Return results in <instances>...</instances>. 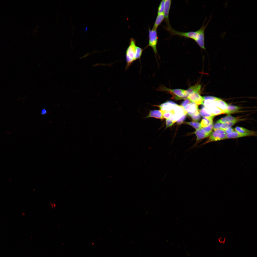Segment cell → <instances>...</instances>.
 I'll use <instances>...</instances> for the list:
<instances>
[{"label":"cell","instance_id":"cell-14","mask_svg":"<svg viewBox=\"0 0 257 257\" xmlns=\"http://www.w3.org/2000/svg\"><path fill=\"white\" fill-rule=\"evenodd\" d=\"M254 135L251 133H242L234 131L232 133L226 134L227 138H237L241 137L250 136Z\"/></svg>","mask_w":257,"mask_h":257},{"label":"cell","instance_id":"cell-10","mask_svg":"<svg viewBox=\"0 0 257 257\" xmlns=\"http://www.w3.org/2000/svg\"><path fill=\"white\" fill-rule=\"evenodd\" d=\"M198 107L197 104L192 102L185 106L184 108L187 114L190 116L199 112Z\"/></svg>","mask_w":257,"mask_h":257},{"label":"cell","instance_id":"cell-16","mask_svg":"<svg viewBox=\"0 0 257 257\" xmlns=\"http://www.w3.org/2000/svg\"><path fill=\"white\" fill-rule=\"evenodd\" d=\"M164 19V15L163 13L157 14L152 29L157 30V29Z\"/></svg>","mask_w":257,"mask_h":257},{"label":"cell","instance_id":"cell-9","mask_svg":"<svg viewBox=\"0 0 257 257\" xmlns=\"http://www.w3.org/2000/svg\"><path fill=\"white\" fill-rule=\"evenodd\" d=\"M188 98L198 105L203 104L204 99L199 93L193 92L190 94Z\"/></svg>","mask_w":257,"mask_h":257},{"label":"cell","instance_id":"cell-5","mask_svg":"<svg viewBox=\"0 0 257 257\" xmlns=\"http://www.w3.org/2000/svg\"><path fill=\"white\" fill-rule=\"evenodd\" d=\"M227 138L225 131L221 128L214 130L211 133L208 139L203 144L213 141L220 140Z\"/></svg>","mask_w":257,"mask_h":257},{"label":"cell","instance_id":"cell-2","mask_svg":"<svg viewBox=\"0 0 257 257\" xmlns=\"http://www.w3.org/2000/svg\"><path fill=\"white\" fill-rule=\"evenodd\" d=\"M136 40L133 38L130 39L129 44L126 52V65L125 69H127L136 60L140 59L143 49L136 45Z\"/></svg>","mask_w":257,"mask_h":257},{"label":"cell","instance_id":"cell-28","mask_svg":"<svg viewBox=\"0 0 257 257\" xmlns=\"http://www.w3.org/2000/svg\"><path fill=\"white\" fill-rule=\"evenodd\" d=\"M222 123L218 121L213 125V129L215 130L221 128V127Z\"/></svg>","mask_w":257,"mask_h":257},{"label":"cell","instance_id":"cell-30","mask_svg":"<svg viewBox=\"0 0 257 257\" xmlns=\"http://www.w3.org/2000/svg\"><path fill=\"white\" fill-rule=\"evenodd\" d=\"M174 123L169 118L167 119L166 120V128H167L171 126Z\"/></svg>","mask_w":257,"mask_h":257},{"label":"cell","instance_id":"cell-1","mask_svg":"<svg viewBox=\"0 0 257 257\" xmlns=\"http://www.w3.org/2000/svg\"><path fill=\"white\" fill-rule=\"evenodd\" d=\"M211 15L210 18L206 25L204 24L206 20V17L201 27L196 31H190L187 32H180L177 31L171 27L169 28H165L166 29L169 31L172 35H177L181 37L190 38L193 40L202 49L206 50L205 45V31L211 18Z\"/></svg>","mask_w":257,"mask_h":257},{"label":"cell","instance_id":"cell-35","mask_svg":"<svg viewBox=\"0 0 257 257\" xmlns=\"http://www.w3.org/2000/svg\"><path fill=\"white\" fill-rule=\"evenodd\" d=\"M47 113L46 110L45 109H43L41 111V114L43 115Z\"/></svg>","mask_w":257,"mask_h":257},{"label":"cell","instance_id":"cell-11","mask_svg":"<svg viewBox=\"0 0 257 257\" xmlns=\"http://www.w3.org/2000/svg\"><path fill=\"white\" fill-rule=\"evenodd\" d=\"M177 105L173 101H167L158 106L161 112L170 111L173 110L175 106Z\"/></svg>","mask_w":257,"mask_h":257},{"label":"cell","instance_id":"cell-19","mask_svg":"<svg viewBox=\"0 0 257 257\" xmlns=\"http://www.w3.org/2000/svg\"><path fill=\"white\" fill-rule=\"evenodd\" d=\"M213 118L203 117L202 119L201 123L202 128L205 127L210 124L213 123Z\"/></svg>","mask_w":257,"mask_h":257},{"label":"cell","instance_id":"cell-4","mask_svg":"<svg viewBox=\"0 0 257 257\" xmlns=\"http://www.w3.org/2000/svg\"><path fill=\"white\" fill-rule=\"evenodd\" d=\"M148 32L149 43L145 48L149 46L152 47L156 57L158 54L157 46L158 39L157 30H151L149 28Z\"/></svg>","mask_w":257,"mask_h":257},{"label":"cell","instance_id":"cell-8","mask_svg":"<svg viewBox=\"0 0 257 257\" xmlns=\"http://www.w3.org/2000/svg\"><path fill=\"white\" fill-rule=\"evenodd\" d=\"M172 3L171 0H165V5L163 13L164 15V21L167 25L166 28H170L171 27L170 23L169 15Z\"/></svg>","mask_w":257,"mask_h":257},{"label":"cell","instance_id":"cell-32","mask_svg":"<svg viewBox=\"0 0 257 257\" xmlns=\"http://www.w3.org/2000/svg\"><path fill=\"white\" fill-rule=\"evenodd\" d=\"M186 117V115H183L176 121L177 124H180L182 123L185 119Z\"/></svg>","mask_w":257,"mask_h":257},{"label":"cell","instance_id":"cell-13","mask_svg":"<svg viewBox=\"0 0 257 257\" xmlns=\"http://www.w3.org/2000/svg\"><path fill=\"white\" fill-rule=\"evenodd\" d=\"M153 118L156 119H163V118L160 110H153L150 111L148 114L145 118Z\"/></svg>","mask_w":257,"mask_h":257},{"label":"cell","instance_id":"cell-6","mask_svg":"<svg viewBox=\"0 0 257 257\" xmlns=\"http://www.w3.org/2000/svg\"><path fill=\"white\" fill-rule=\"evenodd\" d=\"M202 104L215 116L224 114L222 111L215 105L213 100L210 99H204Z\"/></svg>","mask_w":257,"mask_h":257},{"label":"cell","instance_id":"cell-27","mask_svg":"<svg viewBox=\"0 0 257 257\" xmlns=\"http://www.w3.org/2000/svg\"><path fill=\"white\" fill-rule=\"evenodd\" d=\"M161 112L163 118L167 119L169 118L172 115L174 114L173 110L170 111Z\"/></svg>","mask_w":257,"mask_h":257},{"label":"cell","instance_id":"cell-22","mask_svg":"<svg viewBox=\"0 0 257 257\" xmlns=\"http://www.w3.org/2000/svg\"><path fill=\"white\" fill-rule=\"evenodd\" d=\"M239 108L237 106L231 105H227V111L226 114H228L238 112Z\"/></svg>","mask_w":257,"mask_h":257},{"label":"cell","instance_id":"cell-7","mask_svg":"<svg viewBox=\"0 0 257 257\" xmlns=\"http://www.w3.org/2000/svg\"><path fill=\"white\" fill-rule=\"evenodd\" d=\"M173 110L174 114L171 117L170 119L174 122H176L182 116L187 114L183 107L177 104L175 106Z\"/></svg>","mask_w":257,"mask_h":257},{"label":"cell","instance_id":"cell-18","mask_svg":"<svg viewBox=\"0 0 257 257\" xmlns=\"http://www.w3.org/2000/svg\"><path fill=\"white\" fill-rule=\"evenodd\" d=\"M240 120V119H238L235 120L223 123L221 125V128L224 130L228 128L231 127Z\"/></svg>","mask_w":257,"mask_h":257},{"label":"cell","instance_id":"cell-34","mask_svg":"<svg viewBox=\"0 0 257 257\" xmlns=\"http://www.w3.org/2000/svg\"><path fill=\"white\" fill-rule=\"evenodd\" d=\"M50 206L53 209H54L56 207V205L54 203L52 202L50 203Z\"/></svg>","mask_w":257,"mask_h":257},{"label":"cell","instance_id":"cell-25","mask_svg":"<svg viewBox=\"0 0 257 257\" xmlns=\"http://www.w3.org/2000/svg\"><path fill=\"white\" fill-rule=\"evenodd\" d=\"M165 5V0H163L160 2L158 7L157 14L163 13Z\"/></svg>","mask_w":257,"mask_h":257},{"label":"cell","instance_id":"cell-29","mask_svg":"<svg viewBox=\"0 0 257 257\" xmlns=\"http://www.w3.org/2000/svg\"><path fill=\"white\" fill-rule=\"evenodd\" d=\"M190 116L194 121H198L200 119L201 117L200 114L191 115Z\"/></svg>","mask_w":257,"mask_h":257},{"label":"cell","instance_id":"cell-23","mask_svg":"<svg viewBox=\"0 0 257 257\" xmlns=\"http://www.w3.org/2000/svg\"><path fill=\"white\" fill-rule=\"evenodd\" d=\"M235 129L236 132L242 133H251L254 135L255 134L253 132L240 127L237 126L235 127Z\"/></svg>","mask_w":257,"mask_h":257},{"label":"cell","instance_id":"cell-26","mask_svg":"<svg viewBox=\"0 0 257 257\" xmlns=\"http://www.w3.org/2000/svg\"><path fill=\"white\" fill-rule=\"evenodd\" d=\"M213 123H211L207 126L202 128L205 133L210 135L212 133L213 127Z\"/></svg>","mask_w":257,"mask_h":257},{"label":"cell","instance_id":"cell-15","mask_svg":"<svg viewBox=\"0 0 257 257\" xmlns=\"http://www.w3.org/2000/svg\"><path fill=\"white\" fill-rule=\"evenodd\" d=\"M199 113L203 117L213 118L215 116L207 108L204 106L199 110Z\"/></svg>","mask_w":257,"mask_h":257},{"label":"cell","instance_id":"cell-31","mask_svg":"<svg viewBox=\"0 0 257 257\" xmlns=\"http://www.w3.org/2000/svg\"><path fill=\"white\" fill-rule=\"evenodd\" d=\"M191 102L188 99H186L182 103L181 106L184 108L185 106Z\"/></svg>","mask_w":257,"mask_h":257},{"label":"cell","instance_id":"cell-12","mask_svg":"<svg viewBox=\"0 0 257 257\" xmlns=\"http://www.w3.org/2000/svg\"><path fill=\"white\" fill-rule=\"evenodd\" d=\"M215 106L222 111L224 113H227V104L224 101L218 98L213 100Z\"/></svg>","mask_w":257,"mask_h":257},{"label":"cell","instance_id":"cell-21","mask_svg":"<svg viewBox=\"0 0 257 257\" xmlns=\"http://www.w3.org/2000/svg\"><path fill=\"white\" fill-rule=\"evenodd\" d=\"M201 88V85L198 84H196L191 86L187 90L190 94L193 92H196L200 93Z\"/></svg>","mask_w":257,"mask_h":257},{"label":"cell","instance_id":"cell-33","mask_svg":"<svg viewBox=\"0 0 257 257\" xmlns=\"http://www.w3.org/2000/svg\"><path fill=\"white\" fill-rule=\"evenodd\" d=\"M226 133H228L234 132V129L230 127L224 130Z\"/></svg>","mask_w":257,"mask_h":257},{"label":"cell","instance_id":"cell-17","mask_svg":"<svg viewBox=\"0 0 257 257\" xmlns=\"http://www.w3.org/2000/svg\"><path fill=\"white\" fill-rule=\"evenodd\" d=\"M194 133L196 136L197 141H198L209 136L205 133L202 128L196 130L194 132Z\"/></svg>","mask_w":257,"mask_h":257},{"label":"cell","instance_id":"cell-24","mask_svg":"<svg viewBox=\"0 0 257 257\" xmlns=\"http://www.w3.org/2000/svg\"><path fill=\"white\" fill-rule=\"evenodd\" d=\"M185 123L187 124L190 125L193 127L197 129H199L202 128L200 123L196 122H186Z\"/></svg>","mask_w":257,"mask_h":257},{"label":"cell","instance_id":"cell-20","mask_svg":"<svg viewBox=\"0 0 257 257\" xmlns=\"http://www.w3.org/2000/svg\"><path fill=\"white\" fill-rule=\"evenodd\" d=\"M238 119L236 117L228 115L222 118L218 121L222 123H224L227 122L232 121Z\"/></svg>","mask_w":257,"mask_h":257},{"label":"cell","instance_id":"cell-3","mask_svg":"<svg viewBox=\"0 0 257 257\" xmlns=\"http://www.w3.org/2000/svg\"><path fill=\"white\" fill-rule=\"evenodd\" d=\"M158 90L169 92L173 95V97L176 100L185 99L188 98L189 94L187 90L179 89H171L164 86H160Z\"/></svg>","mask_w":257,"mask_h":257}]
</instances>
